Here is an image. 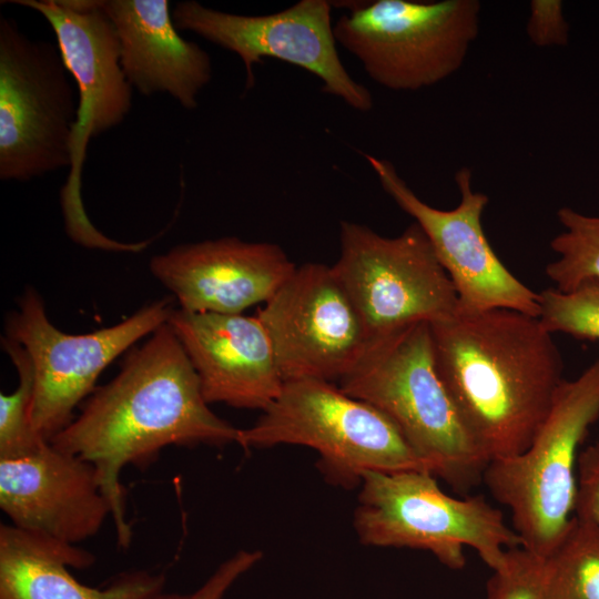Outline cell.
<instances>
[{
    "mask_svg": "<svg viewBox=\"0 0 599 599\" xmlns=\"http://www.w3.org/2000/svg\"><path fill=\"white\" fill-rule=\"evenodd\" d=\"M196 373L167 322L125 356L119 374L95 388L80 413L50 443L90 461L111 506L116 540L128 549L120 477L128 465L148 467L167 446L237 444L240 429L214 414Z\"/></svg>",
    "mask_w": 599,
    "mask_h": 599,
    "instance_id": "6da1fadb",
    "label": "cell"
},
{
    "mask_svg": "<svg viewBox=\"0 0 599 599\" xmlns=\"http://www.w3.org/2000/svg\"><path fill=\"white\" fill-rule=\"evenodd\" d=\"M430 332L440 379L487 460L525 451L564 380L552 334L538 317L508 308L457 311Z\"/></svg>",
    "mask_w": 599,
    "mask_h": 599,
    "instance_id": "7a4b0ae2",
    "label": "cell"
},
{
    "mask_svg": "<svg viewBox=\"0 0 599 599\" xmlns=\"http://www.w3.org/2000/svg\"><path fill=\"white\" fill-rule=\"evenodd\" d=\"M338 387L389 417L429 471L457 494L466 496L483 481L489 461L440 379L429 323L368 341Z\"/></svg>",
    "mask_w": 599,
    "mask_h": 599,
    "instance_id": "3957f363",
    "label": "cell"
},
{
    "mask_svg": "<svg viewBox=\"0 0 599 599\" xmlns=\"http://www.w3.org/2000/svg\"><path fill=\"white\" fill-rule=\"evenodd\" d=\"M237 444L309 447L319 455L324 478L343 488L361 486L367 471H429L389 417L322 379L284 382L255 424L240 429Z\"/></svg>",
    "mask_w": 599,
    "mask_h": 599,
    "instance_id": "277c9868",
    "label": "cell"
},
{
    "mask_svg": "<svg viewBox=\"0 0 599 599\" xmlns=\"http://www.w3.org/2000/svg\"><path fill=\"white\" fill-rule=\"evenodd\" d=\"M361 487L353 525L363 545L426 550L456 570L466 565V547L493 570L521 547L500 509L481 495L446 494L428 470L367 471Z\"/></svg>",
    "mask_w": 599,
    "mask_h": 599,
    "instance_id": "5b68a950",
    "label": "cell"
},
{
    "mask_svg": "<svg viewBox=\"0 0 599 599\" xmlns=\"http://www.w3.org/2000/svg\"><path fill=\"white\" fill-rule=\"evenodd\" d=\"M599 419V359L564 379L529 447L493 460L483 481L508 508L521 547L541 557L556 548L575 512L579 446Z\"/></svg>",
    "mask_w": 599,
    "mask_h": 599,
    "instance_id": "8992f818",
    "label": "cell"
},
{
    "mask_svg": "<svg viewBox=\"0 0 599 599\" xmlns=\"http://www.w3.org/2000/svg\"><path fill=\"white\" fill-rule=\"evenodd\" d=\"M337 44L377 84L394 91L435 85L457 72L479 33L477 0L339 1Z\"/></svg>",
    "mask_w": 599,
    "mask_h": 599,
    "instance_id": "52a82bcc",
    "label": "cell"
},
{
    "mask_svg": "<svg viewBox=\"0 0 599 599\" xmlns=\"http://www.w3.org/2000/svg\"><path fill=\"white\" fill-rule=\"evenodd\" d=\"M59 48L0 16V179L27 182L72 164L78 97Z\"/></svg>",
    "mask_w": 599,
    "mask_h": 599,
    "instance_id": "ba28073f",
    "label": "cell"
},
{
    "mask_svg": "<svg viewBox=\"0 0 599 599\" xmlns=\"http://www.w3.org/2000/svg\"><path fill=\"white\" fill-rule=\"evenodd\" d=\"M339 247L332 267L362 318L367 342L457 313L455 286L415 222L389 237L342 221Z\"/></svg>",
    "mask_w": 599,
    "mask_h": 599,
    "instance_id": "9c48e42d",
    "label": "cell"
},
{
    "mask_svg": "<svg viewBox=\"0 0 599 599\" xmlns=\"http://www.w3.org/2000/svg\"><path fill=\"white\" fill-rule=\"evenodd\" d=\"M4 319V337L29 354L34 372L31 423L50 441L75 417L74 409L95 389L100 374L123 352L165 324L172 297L143 306L124 321L87 334H68L49 319L33 287L17 300Z\"/></svg>",
    "mask_w": 599,
    "mask_h": 599,
    "instance_id": "30bf717a",
    "label": "cell"
},
{
    "mask_svg": "<svg viewBox=\"0 0 599 599\" xmlns=\"http://www.w3.org/2000/svg\"><path fill=\"white\" fill-rule=\"evenodd\" d=\"M4 3L32 9L47 20L63 63L75 81L78 121L61 204L69 236L73 241L88 240L97 232L80 194L88 143L122 123L132 108L133 88L121 67L115 28L101 0H9Z\"/></svg>",
    "mask_w": 599,
    "mask_h": 599,
    "instance_id": "8fae6325",
    "label": "cell"
},
{
    "mask_svg": "<svg viewBox=\"0 0 599 599\" xmlns=\"http://www.w3.org/2000/svg\"><path fill=\"white\" fill-rule=\"evenodd\" d=\"M332 8L327 0H301L278 12L243 16L189 0L174 6L172 18L179 31H191L235 53L245 69L246 89L255 85V65L273 58L311 72L322 81L323 92L368 112L372 93L352 78L339 58Z\"/></svg>",
    "mask_w": 599,
    "mask_h": 599,
    "instance_id": "7c38bea8",
    "label": "cell"
},
{
    "mask_svg": "<svg viewBox=\"0 0 599 599\" xmlns=\"http://www.w3.org/2000/svg\"><path fill=\"white\" fill-rule=\"evenodd\" d=\"M383 190L420 226L458 296V311L495 308L539 316V293L518 280L500 261L484 232L481 216L489 200L473 187V173L455 174L460 200L451 210L434 207L402 179L392 162L365 155Z\"/></svg>",
    "mask_w": 599,
    "mask_h": 599,
    "instance_id": "4fadbf2b",
    "label": "cell"
},
{
    "mask_svg": "<svg viewBox=\"0 0 599 599\" xmlns=\"http://www.w3.org/2000/svg\"><path fill=\"white\" fill-rule=\"evenodd\" d=\"M284 382L344 377L367 344L362 318L332 266L304 263L256 315Z\"/></svg>",
    "mask_w": 599,
    "mask_h": 599,
    "instance_id": "5bb4252c",
    "label": "cell"
},
{
    "mask_svg": "<svg viewBox=\"0 0 599 599\" xmlns=\"http://www.w3.org/2000/svg\"><path fill=\"white\" fill-rule=\"evenodd\" d=\"M295 268L280 245L236 236L180 244L150 261L180 308L196 313L242 314L270 300Z\"/></svg>",
    "mask_w": 599,
    "mask_h": 599,
    "instance_id": "9a60e30c",
    "label": "cell"
},
{
    "mask_svg": "<svg viewBox=\"0 0 599 599\" xmlns=\"http://www.w3.org/2000/svg\"><path fill=\"white\" fill-rule=\"evenodd\" d=\"M0 508L12 526L72 545L97 535L112 514L93 464L50 441L0 459Z\"/></svg>",
    "mask_w": 599,
    "mask_h": 599,
    "instance_id": "2e32d148",
    "label": "cell"
},
{
    "mask_svg": "<svg viewBox=\"0 0 599 599\" xmlns=\"http://www.w3.org/2000/svg\"><path fill=\"white\" fill-rule=\"evenodd\" d=\"M167 324L184 348L207 404L264 410L280 394L284 380L256 315L174 308Z\"/></svg>",
    "mask_w": 599,
    "mask_h": 599,
    "instance_id": "e0dca14e",
    "label": "cell"
},
{
    "mask_svg": "<svg viewBox=\"0 0 599 599\" xmlns=\"http://www.w3.org/2000/svg\"><path fill=\"white\" fill-rule=\"evenodd\" d=\"M120 42L126 80L142 95L166 93L189 111L212 79V61L175 28L167 0H101Z\"/></svg>",
    "mask_w": 599,
    "mask_h": 599,
    "instance_id": "ac0fdd59",
    "label": "cell"
},
{
    "mask_svg": "<svg viewBox=\"0 0 599 599\" xmlns=\"http://www.w3.org/2000/svg\"><path fill=\"white\" fill-rule=\"evenodd\" d=\"M95 557L75 545L11 524L0 525V599H154L166 576L145 569L120 573L105 587L78 581Z\"/></svg>",
    "mask_w": 599,
    "mask_h": 599,
    "instance_id": "d6986e66",
    "label": "cell"
},
{
    "mask_svg": "<svg viewBox=\"0 0 599 599\" xmlns=\"http://www.w3.org/2000/svg\"><path fill=\"white\" fill-rule=\"evenodd\" d=\"M548 599H599V526L576 516L545 557Z\"/></svg>",
    "mask_w": 599,
    "mask_h": 599,
    "instance_id": "ffe728a7",
    "label": "cell"
},
{
    "mask_svg": "<svg viewBox=\"0 0 599 599\" xmlns=\"http://www.w3.org/2000/svg\"><path fill=\"white\" fill-rule=\"evenodd\" d=\"M564 231L550 241L557 258L545 273L560 292H570L587 282H599V216L569 206L557 211Z\"/></svg>",
    "mask_w": 599,
    "mask_h": 599,
    "instance_id": "44dd1931",
    "label": "cell"
},
{
    "mask_svg": "<svg viewBox=\"0 0 599 599\" xmlns=\"http://www.w3.org/2000/svg\"><path fill=\"white\" fill-rule=\"evenodd\" d=\"M1 344L14 365L19 384L14 392L0 395V459H14L38 450L45 441L33 429L31 407L34 372L28 352L2 336Z\"/></svg>",
    "mask_w": 599,
    "mask_h": 599,
    "instance_id": "7402d4cb",
    "label": "cell"
},
{
    "mask_svg": "<svg viewBox=\"0 0 599 599\" xmlns=\"http://www.w3.org/2000/svg\"><path fill=\"white\" fill-rule=\"evenodd\" d=\"M544 327L578 339L599 341V282H587L570 292L555 287L539 293Z\"/></svg>",
    "mask_w": 599,
    "mask_h": 599,
    "instance_id": "603a6c76",
    "label": "cell"
},
{
    "mask_svg": "<svg viewBox=\"0 0 599 599\" xmlns=\"http://www.w3.org/2000/svg\"><path fill=\"white\" fill-rule=\"evenodd\" d=\"M545 561L522 547L507 550L487 582V599H548Z\"/></svg>",
    "mask_w": 599,
    "mask_h": 599,
    "instance_id": "cb8c5ba5",
    "label": "cell"
},
{
    "mask_svg": "<svg viewBox=\"0 0 599 599\" xmlns=\"http://www.w3.org/2000/svg\"><path fill=\"white\" fill-rule=\"evenodd\" d=\"M263 558L260 550H238L225 559L210 577L194 591L189 593H159L154 599H224L231 587Z\"/></svg>",
    "mask_w": 599,
    "mask_h": 599,
    "instance_id": "d4e9b609",
    "label": "cell"
},
{
    "mask_svg": "<svg viewBox=\"0 0 599 599\" xmlns=\"http://www.w3.org/2000/svg\"><path fill=\"white\" fill-rule=\"evenodd\" d=\"M529 40L538 47L566 45L569 26L560 0H532L526 26Z\"/></svg>",
    "mask_w": 599,
    "mask_h": 599,
    "instance_id": "484cf974",
    "label": "cell"
},
{
    "mask_svg": "<svg viewBox=\"0 0 599 599\" xmlns=\"http://www.w3.org/2000/svg\"><path fill=\"white\" fill-rule=\"evenodd\" d=\"M573 516L599 526V443L579 454Z\"/></svg>",
    "mask_w": 599,
    "mask_h": 599,
    "instance_id": "4316f807",
    "label": "cell"
}]
</instances>
